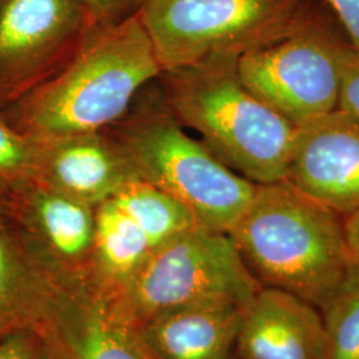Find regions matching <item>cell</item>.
Instances as JSON below:
<instances>
[{"instance_id":"9c48e42d","label":"cell","mask_w":359,"mask_h":359,"mask_svg":"<svg viewBox=\"0 0 359 359\" xmlns=\"http://www.w3.org/2000/svg\"><path fill=\"white\" fill-rule=\"evenodd\" d=\"M285 180L344 217L358 210V118L337 108L295 129Z\"/></svg>"},{"instance_id":"e0dca14e","label":"cell","mask_w":359,"mask_h":359,"mask_svg":"<svg viewBox=\"0 0 359 359\" xmlns=\"http://www.w3.org/2000/svg\"><path fill=\"white\" fill-rule=\"evenodd\" d=\"M111 200L145 231L154 250L200 226L192 213L177 200L139 177L129 180Z\"/></svg>"},{"instance_id":"d6986e66","label":"cell","mask_w":359,"mask_h":359,"mask_svg":"<svg viewBox=\"0 0 359 359\" xmlns=\"http://www.w3.org/2000/svg\"><path fill=\"white\" fill-rule=\"evenodd\" d=\"M38 157V140L0 118V184L13 188L34 181Z\"/></svg>"},{"instance_id":"603a6c76","label":"cell","mask_w":359,"mask_h":359,"mask_svg":"<svg viewBox=\"0 0 359 359\" xmlns=\"http://www.w3.org/2000/svg\"><path fill=\"white\" fill-rule=\"evenodd\" d=\"M351 40L353 48L359 50V0H326Z\"/></svg>"},{"instance_id":"2e32d148","label":"cell","mask_w":359,"mask_h":359,"mask_svg":"<svg viewBox=\"0 0 359 359\" xmlns=\"http://www.w3.org/2000/svg\"><path fill=\"white\" fill-rule=\"evenodd\" d=\"M154 252L133 218L109 198L95 208L90 290L105 299L118 294Z\"/></svg>"},{"instance_id":"5bb4252c","label":"cell","mask_w":359,"mask_h":359,"mask_svg":"<svg viewBox=\"0 0 359 359\" xmlns=\"http://www.w3.org/2000/svg\"><path fill=\"white\" fill-rule=\"evenodd\" d=\"M243 308L234 301L198 302L135 329L158 359H234Z\"/></svg>"},{"instance_id":"d4e9b609","label":"cell","mask_w":359,"mask_h":359,"mask_svg":"<svg viewBox=\"0 0 359 359\" xmlns=\"http://www.w3.org/2000/svg\"><path fill=\"white\" fill-rule=\"evenodd\" d=\"M3 187L0 184V224H4V218L10 217L11 213V192H4Z\"/></svg>"},{"instance_id":"7402d4cb","label":"cell","mask_w":359,"mask_h":359,"mask_svg":"<svg viewBox=\"0 0 359 359\" xmlns=\"http://www.w3.org/2000/svg\"><path fill=\"white\" fill-rule=\"evenodd\" d=\"M130 0H80L90 23H111L118 13H123Z\"/></svg>"},{"instance_id":"277c9868","label":"cell","mask_w":359,"mask_h":359,"mask_svg":"<svg viewBox=\"0 0 359 359\" xmlns=\"http://www.w3.org/2000/svg\"><path fill=\"white\" fill-rule=\"evenodd\" d=\"M139 179L185 206L200 226L229 233L250 204L257 184L224 164L167 111H142L114 135Z\"/></svg>"},{"instance_id":"7c38bea8","label":"cell","mask_w":359,"mask_h":359,"mask_svg":"<svg viewBox=\"0 0 359 359\" xmlns=\"http://www.w3.org/2000/svg\"><path fill=\"white\" fill-rule=\"evenodd\" d=\"M86 22L80 0H8L0 11V72L27 74L50 65Z\"/></svg>"},{"instance_id":"ba28073f","label":"cell","mask_w":359,"mask_h":359,"mask_svg":"<svg viewBox=\"0 0 359 359\" xmlns=\"http://www.w3.org/2000/svg\"><path fill=\"white\" fill-rule=\"evenodd\" d=\"M43 268L65 292L90 289L95 208L29 181L11 188V213Z\"/></svg>"},{"instance_id":"7a4b0ae2","label":"cell","mask_w":359,"mask_h":359,"mask_svg":"<svg viewBox=\"0 0 359 359\" xmlns=\"http://www.w3.org/2000/svg\"><path fill=\"white\" fill-rule=\"evenodd\" d=\"M161 74L139 13L100 25L22 104L20 132L38 140L103 132Z\"/></svg>"},{"instance_id":"8992f818","label":"cell","mask_w":359,"mask_h":359,"mask_svg":"<svg viewBox=\"0 0 359 359\" xmlns=\"http://www.w3.org/2000/svg\"><path fill=\"white\" fill-rule=\"evenodd\" d=\"M297 0H142L163 72L252 51L294 28Z\"/></svg>"},{"instance_id":"ac0fdd59","label":"cell","mask_w":359,"mask_h":359,"mask_svg":"<svg viewBox=\"0 0 359 359\" xmlns=\"http://www.w3.org/2000/svg\"><path fill=\"white\" fill-rule=\"evenodd\" d=\"M326 332V358L359 359V256L321 309Z\"/></svg>"},{"instance_id":"484cf974","label":"cell","mask_w":359,"mask_h":359,"mask_svg":"<svg viewBox=\"0 0 359 359\" xmlns=\"http://www.w3.org/2000/svg\"><path fill=\"white\" fill-rule=\"evenodd\" d=\"M1 1H3V0H0V3H1Z\"/></svg>"},{"instance_id":"3957f363","label":"cell","mask_w":359,"mask_h":359,"mask_svg":"<svg viewBox=\"0 0 359 359\" xmlns=\"http://www.w3.org/2000/svg\"><path fill=\"white\" fill-rule=\"evenodd\" d=\"M168 109L228 167L257 185L286 179L295 127L241 81L237 59L163 72Z\"/></svg>"},{"instance_id":"ffe728a7","label":"cell","mask_w":359,"mask_h":359,"mask_svg":"<svg viewBox=\"0 0 359 359\" xmlns=\"http://www.w3.org/2000/svg\"><path fill=\"white\" fill-rule=\"evenodd\" d=\"M0 359H65L50 332L28 330L0 341Z\"/></svg>"},{"instance_id":"8fae6325","label":"cell","mask_w":359,"mask_h":359,"mask_svg":"<svg viewBox=\"0 0 359 359\" xmlns=\"http://www.w3.org/2000/svg\"><path fill=\"white\" fill-rule=\"evenodd\" d=\"M103 132L36 139L34 181L93 208L109 200L126 182L139 176L123 147Z\"/></svg>"},{"instance_id":"6da1fadb","label":"cell","mask_w":359,"mask_h":359,"mask_svg":"<svg viewBox=\"0 0 359 359\" xmlns=\"http://www.w3.org/2000/svg\"><path fill=\"white\" fill-rule=\"evenodd\" d=\"M229 234L261 286L297 295L320 310L354 256L345 217L286 180L257 185Z\"/></svg>"},{"instance_id":"44dd1931","label":"cell","mask_w":359,"mask_h":359,"mask_svg":"<svg viewBox=\"0 0 359 359\" xmlns=\"http://www.w3.org/2000/svg\"><path fill=\"white\" fill-rule=\"evenodd\" d=\"M338 108L359 120V50L347 48Z\"/></svg>"},{"instance_id":"4fadbf2b","label":"cell","mask_w":359,"mask_h":359,"mask_svg":"<svg viewBox=\"0 0 359 359\" xmlns=\"http://www.w3.org/2000/svg\"><path fill=\"white\" fill-rule=\"evenodd\" d=\"M50 333L65 359H158L139 332L90 289L62 294Z\"/></svg>"},{"instance_id":"9a60e30c","label":"cell","mask_w":359,"mask_h":359,"mask_svg":"<svg viewBox=\"0 0 359 359\" xmlns=\"http://www.w3.org/2000/svg\"><path fill=\"white\" fill-rule=\"evenodd\" d=\"M63 293L19 231L0 224V341L48 332Z\"/></svg>"},{"instance_id":"cb8c5ba5","label":"cell","mask_w":359,"mask_h":359,"mask_svg":"<svg viewBox=\"0 0 359 359\" xmlns=\"http://www.w3.org/2000/svg\"><path fill=\"white\" fill-rule=\"evenodd\" d=\"M345 231L351 252L359 256V209L345 217Z\"/></svg>"},{"instance_id":"52a82bcc","label":"cell","mask_w":359,"mask_h":359,"mask_svg":"<svg viewBox=\"0 0 359 359\" xmlns=\"http://www.w3.org/2000/svg\"><path fill=\"white\" fill-rule=\"evenodd\" d=\"M347 48L313 31H292L237 59L241 81L295 128L338 108Z\"/></svg>"},{"instance_id":"30bf717a","label":"cell","mask_w":359,"mask_h":359,"mask_svg":"<svg viewBox=\"0 0 359 359\" xmlns=\"http://www.w3.org/2000/svg\"><path fill=\"white\" fill-rule=\"evenodd\" d=\"M321 310L274 287L261 286L241 313L234 359H325Z\"/></svg>"},{"instance_id":"5b68a950","label":"cell","mask_w":359,"mask_h":359,"mask_svg":"<svg viewBox=\"0 0 359 359\" xmlns=\"http://www.w3.org/2000/svg\"><path fill=\"white\" fill-rule=\"evenodd\" d=\"M261 287L229 233L197 226L157 248L126 287L107 299L133 327L206 301L245 305Z\"/></svg>"}]
</instances>
